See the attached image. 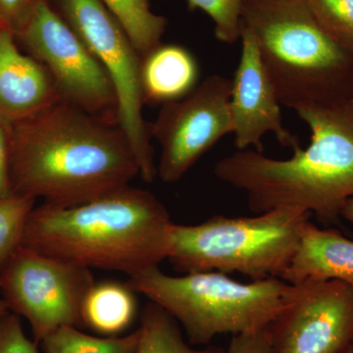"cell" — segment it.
Returning <instances> with one entry per match:
<instances>
[{
	"label": "cell",
	"mask_w": 353,
	"mask_h": 353,
	"mask_svg": "<svg viewBox=\"0 0 353 353\" xmlns=\"http://www.w3.org/2000/svg\"><path fill=\"white\" fill-rule=\"evenodd\" d=\"M311 132L306 148L279 160L255 150H236L216 163L221 182L245 192L255 213L296 208L325 226L340 224L353 197V99L294 109Z\"/></svg>",
	"instance_id": "7a4b0ae2"
},
{
	"label": "cell",
	"mask_w": 353,
	"mask_h": 353,
	"mask_svg": "<svg viewBox=\"0 0 353 353\" xmlns=\"http://www.w3.org/2000/svg\"><path fill=\"white\" fill-rule=\"evenodd\" d=\"M231 94V79L212 75L187 97L162 105L150 124L152 138L161 148L157 176L162 182L182 180L204 153L233 134Z\"/></svg>",
	"instance_id": "30bf717a"
},
{
	"label": "cell",
	"mask_w": 353,
	"mask_h": 353,
	"mask_svg": "<svg viewBox=\"0 0 353 353\" xmlns=\"http://www.w3.org/2000/svg\"><path fill=\"white\" fill-rule=\"evenodd\" d=\"M8 312H10V311H9L8 308H7L6 304L4 303L2 297H0V319H1V318L3 317L4 315H6Z\"/></svg>",
	"instance_id": "83f0119b"
},
{
	"label": "cell",
	"mask_w": 353,
	"mask_h": 353,
	"mask_svg": "<svg viewBox=\"0 0 353 353\" xmlns=\"http://www.w3.org/2000/svg\"><path fill=\"white\" fill-rule=\"evenodd\" d=\"M137 353H227L219 347L196 350L183 339L179 323L157 304H146L141 315Z\"/></svg>",
	"instance_id": "ac0fdd59"
},
{
	"label": "cell",
	"mask_w": 353,
	"mask_h": 353,
	"mask_svg": "<svg viewBox=\"0 0 353 353\" xmlns=\"http://www.w3.org/2000/svg\"><path fill=\"white\" fill-rule=\"evenodd\" d=\"M127 32L141 59L161 44L167 19L152 10L150 0H102Z\"/></svg>",
	"instance_id": "e0dca14e"
},
{
	"label": "cell",
	"mask_w": 353,
	"mask_h": 353,
	"mask_svg": "<svg viewBox=\"0 0 353 353\" xmlns=\"http://www.w3.org/2000/svg\"><path fill=\"white\" fill-rule=\"evenodd\" d=\"M240 61L232 80L231 111L236 150L263 152L262 139L268 132L292 150L299 141L284 126L280 99L260 57L256 41L241 29Z\"/></svg>",
	"instance_id": "7c38bea8"
},
{
	"label": "cell",
	"mask_w": 353,
	"mask_h": 353,
	"mask_svg": "<svg viewBox=\"0 0 353 353\" xmlns=\"http://www.w3.org/2000/svg\"><path fill=\"white\" fill-rule=\"evenodd\" d=\"M172 225L154 194L128 185L77 205L44 202L34 208L22 246L90 270L132 277L167 259Z\"/></svg>",
	"instance_id": "3957f363"
},
{
	"label": "cell",
	"mask_w": 353,
	"mask_h": 353,
	"mask_svg": "<svg viewBox=\"0 0 353 353\" xmlns=\"http://www.w3.org/2000/svg\"><path fill=\"white\" fill-rule=\"evenodd\" d=\"M310 217L301 209L278 208L254 217L217 215L197 225L173 223L167 260L183 274L236 272L252 281L282 279Z\"/></svg>",
	"instance_id": "8992f818"
},
{
	"label": "cell",
	"mask_w": 353,
	"mask_h": 353,
	"mask_svg": "<svg viewBox=\"0 0 353 353\" xmlns=\"http://www.w3.org/2000/svg\"><path fill=\"white\" fill-rule=\"evenodd\" d=\"M15 38L48 70L62 101L118 124L117 99L108 72L46 0H36Z\"/></svg>",
	"instance_id": "9c48e42d"
},
{
	"label": "cell",
	"mask_w": 353,
	"mask_h": 353,
	"mask_svg": "<svg viewBox=\"0 0 353 353\" xmlns=\"http://www.w3.org/2000/svg\"><path fill=\"white\" fill-rule=\"evenodd\" d=\"M190 9H201L215 25V36L222 43L241 39L243 0H187Z\"/></svg>",
	"instance_id": "7402d4cb"
},
{
	"label": "cell",
	"mask_w": 353,
	"mask_h": 353,
	"mask_svg": "<svg viewBox=\"0 0 353 353\" xmlns=\"http://www.w3.org/2000/svg\"><path fill=\"white\" fill-rule=\"evenodd\" d=\"M36 0H0V23L10 30L14 36L23 29Z\"/></svg>",
	"instance_id": "cb8c5ba5"
},
{
	"label": "cell",
	"mask_w": 353,
	"mask_h": 353,
	"mask_svg": "<svg viewBox=\"0 0 353 353\" xmlns=\"http://www.w3.org/2000/svg\"><path fill=\"white\" fill-rule=\"evenodd\" d=\"M341 218H345V220L353 224V197L345 202L343 211H341Z\"/></svg>",
	"instance_id": "4316f807"
},
{
	"label": "cell",
	"mask_w": 353,
	"mask_h": 353,
	"mask_svg": "<svg viewBox=\"0 0 353 353\" xmlns=\"http://www.w3.org/2000/svg\"><path fill=\"white\" fill-rule=\"evenodd\" d=\"M94 283L90 269L25 246L0 270L2 299L30 323L37 345L61 327L83 328V299Z\"/></svg>",
	"instance_id": "ba28073f"
},
{
	"label": "cell",
	"mask_w": 353,
	"mask_h": 353,
	"mask_svg": "<svg viewBox=\"0 0 353 353\" xmlns=\"http://www.w3.org/2000/svg\"><path fill=\"white\" fill-rule=\"evenodd\" d=\"M241 29L256 41L282 105L353 99V54L323 31L306 0H243Z\"/></svg>",
	"instance_id": "277c9868"
},
{
	"label": "cell",
	"mask_w": 353,
	"mask_h": 353,
	"mask_svg": "<svg viewBox=\"0 0 353 353\" xmlns=\"http://www.w3.org/2000/svg\"><path fill=\"white\" fill-rule=\"evenodd\" d=\"M139 294L182 325L190 345H208L219 334L266 330L282 308L289 283L269 278L238 282L218 271L170 276L159 267L129 277Z\"/></svg>",
	"instance_id": "5b68a950"
},
{
	"label": "cell",
	"mask_w": 353,
	"mask_h": 353,
	"mask_svg": "<svg viewBox=\"0 0 353 353\" xmlns=\"http://www.w3.org/2000/svg\"><path fill=\"white\" fill-rule=\"evenodd\" d=\"M282 280H338L353 285V241L338 230L318 228L309 221L301 245Z\"/></svg>",
	"instance_id": "5bb4252c"
},
{
	"label": "cell",
	"mask_w": 353,
	"mask_h": 353,
	"mask_svg": "<svg viewBox=\"0 0 353 353\" xmlns=\"http://www.w3.org/2000/svg\"><path fill=\"white\" fill-rule=\"evenodd\" d=\"M136 294L128 282L94 283L83 299V328L108 336H116L126 331L138 314Z\"/></svg>",
	"instance_id": "2e32d148"
},
{
	"label": "cell",
	"mask_w": 353,
	"mask_h": 353,
	"mask_svg": "<svg viewBox=\"0 0 353 353\" xmlns=\"http://www.w3.org/2000/svg\"><path fill=\"white\" fill-rule=\"evenodd\" d=\"M139 341V329L121 338H101L66 326L48 334L41 345L44 353H137Z\"/></svg>",
	"instance_id": "d6986e66"
},
{
	"label": "cell",
	"mask_w": 353,
	"mask_h": 353,
	"mask_svg": "<svg viewBox=\"0 0 353 353\" xmlns=\"http://www.w3.org/2000/svg\"><path fill=\"white\" fill-rule=\"evenodd\" d=\"M265 332L272 353H353V285L338 280L290 284Z\"/></svg>",
	"instance_id": "8fae6325"
},
{
	"label": "cell",
	"mask_w": 353,
	"mask_h": 353,
	"mask_svg": "<svg viewBox=\"0 0 353 353\" xmlns=\"http://www.w3.org/2000/svg\"><path fill=\"white\" fill-rule=\"evenodd\" d=\"M62 17L99 60L113 83L118 125L131 145L139 176L152 183L157 176L150 125L143 118L141 57L102 0H58Z\"/></svg>",
	"instance_id": "52a82bcc"
},
{
	"label": "cell",
	"mask_w": 353,
	"mask_h": 353,
	"mask_svg": "<svg viewBox=\"0 0 353 353\" xmlns=\"http://www.w3.org/2000/svg\"><path fill=\"white\" fill-rule=\"evenodd\" d=\"M11 126L12 194L77 205L124 189L139 176L119 125L62 99Z\"/></svg>",
	"instance_id": "6da1fadb"
},
{
	"label": "cell",
	"mask_w": 353,
	"mask_h": 353,
	"mask_svg": "<svg viewBox=\"0 0 353 353\" xmlns=\"http://www.w3.org/2000/svg\"><path fill=\"white\" fill-rule=\"evenodd\" d=\"M61 99L46 67L23 54L13 32L0 27V118L17 124Z\"/></svg>",
	"instance_id": "4fadbf2b"
},
{
	"label": "cell",
	"mask_w": 353,
	"mask_h": 353,
	"mask_svg": "<svg viewBox=\"0 0 353 353\" xmlns=\"http://www.w3.org/2000/svg\"><path fill=\"white\" fill-rule=\"evenodd\" d=\"M20 318L8 312L0 319V353H39L38 345L26 336Z\"/></svg>",
	"instance_id": "603a6c76"
},
{
	"label": "cell",
	"mask_w": 353,
	"mask_h": 353,
	"mask_svg": "<svg viewBox=\"0 0 353 353\" xmlns=\"http://www.w3.org/2000/svg\"><path fill=\"white\" fill-rule=\"evenodd\" d=\"M316 22L353 54V0H306Z\"/></svg>",
	"instance_id": "44dd1931"
},
{
	"label": "cell",
	"mask_w": 353,
	"mask_h": 353,
	"mask_svg": "<svg viewBox=\"0 0 353 353\" xmlns=\"http://www.w3.org/2000/svg\"><path fill=\"white\" fill-rule=\"evenodd\" d=\"M32 197H0V270L22 246L26 226L34 208Z\"/></svg>",
	"instance_id": "ffe728a7"
},
{
	"label": "cell",
	"mask_w": 353,
	"mask_h": 353,
	"mask_svg": "<svg viewBox=\"0 0 353 353\" xmlns=\"http://www.w3.org/2000/svg\"><path fill=\"white\" fill-rule=\"evenodd\" d=\"M199 77V63L190 51L161 43L141 60L143 101L161 105L179 101L194 90Z\"/></svg>",
	"instance_id": "9a60e30c"
},
{
	"label": "cell",
	"mask_w": 353,
	"mask_h": 353,
	"mask_svg": "<svg viewBox=\"0 0 353 353\" xmlns=\"http://www.w3.org/2000/svg\"><path fill=\"white\" fill-rule=\"evenodd\" d=\"M0 27H2L1 23H0Z\"/></svg>",
	"instance_id": "f1b7e54d"
},
{
	"label": "cell",
	"mask_w": 353,
	"mask_h": 353,
	"mask_svg": "<svg viewBox=\"0 0 353 353\" xmlns=\"http://www.w3.org/2000/svg\"><path fill=\"white\" fill-rule=\"evenodd\" d=\"M11 130L12 126L0 118V197L11 194Z\"/></svg>",
	"instance_id": "d4e9b609"
},
{
	"label": "cell",
	"mask_w": 353,
	"mask_h": 353,
	"mask_svg": "<svg viewBox=\"0 0 353 353\" xmlns=\"http://www.w3.org/2000/svg\"><path fill=\"white\" fill-rule=\"evenodd\" d=\"M227 353H272L266 332L232 336Z\"/></svg>",
	"instance_id": "484cf974"
}]
</instances>
